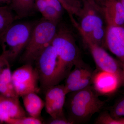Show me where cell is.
Segmentation results:
<instances>
[{"label":"cell","instance_id":"26","mask_svg":"<svg viewBox=\"0 0 124 124\" xmlns=\"http://www.w3.org/2000/svg\"><path fill=\"white\" fill-rule=\"evenodd\" d=\"M47 4L49 6L53 7L57 10L60 14H62L64 9L62 7L59 1L58 0H45Z\"/></svg>","mask_w":124,"mask_h":124},{"label":"cell","instance_id":"8","mask_svg":"<svg viewBox=\"0 0 124 124\" xmlns=\"http://www.w3.org/2000/svg\"><path fill=\"white\" fill-rule=\"evenodd\" d=\"M45 93V107L46 112L53 119L65 117L63 107L67 94L64 85H54Z\"/></svg>","mask_w":124,"mask_h":124},{"label":"cell","instance_id":"11","mask_svg":"<svg viewBox=\"0 0 124 124\" xmlns=\"http://www.w3.org/2000/svg\"><path fill=\"white\" fill-rule=\"evenodd\" d=\"M19 97H9L0 94V120L5 123L10 118H18L26 116V113L21 106Z\"/></svg>","mask_w":124,"mask_h":124},{"label":"cell","instance_id":"16","mask_svg":"<svg viewBox=\"0 0 124 124\" xmlns=\"http://www.w3.org/2000/svg\"><path fill=\"white\" fill-rule=\"evenodd\" d=\"M16 19L15 14L9 6H0V40Z\"/></svg>","mask_w":124,"mask_h":124},{"label":"cell","instance_id":"19","mask_svg":"<svg viewBox=\"0 0 124 124\" xmlns=\"http://www.w3.org/2000/svg\"><path fill=\"white\" fill-rule=\"evenodd\" d=\"M93 72L85 76L77 81L70 84L64 85V90L67 94L70 93L81 90L92 85Z\"/></svg>","mask_w":124,"mask_h":124},{"label":"cell","instance_id":"12","mask_svg":"<svg viewBox=\"0 0 124 124\" xmlns=\"http://www.w3.org/2000/svg\"><path fill=\"white\" fill-rule=\"evenodd\" d=\"M102 10L108 26L124 28V8L119 0H105Z\"/></svg>","mask_w":124,"mask_h":124},{"label":"cell","instance_id":"10","mask_svg":"<svg viewBox=\"0 0 124 124\" xmlns=\"http://www.w3.org/2000/svg\"><path fill=\"white\" fill-rule=\"evenodd\" d=\"M83 1L84 13L81 17L80 24L77 23L78 25L85 34L89 35L95 28L103 27L102 18L96 12L102 9L97 5Z\"/></svg>","mask_w":124,"mask_h":124},{"label":"cell","instance_id":"31","mask_svg":"<svg viewBox=\"0 0 124 124\" xmlns=\"http://www.w3.org/2000/svg\"><path fill=\"white\" fill-rule=\"evenodd\" d=\"M122 63V71L120 81V87L124 86V63Z\"/></svg>","mask_w":124,"mask_h":124},{"label":"cell","instance_id":"18","mask_svg":"<svg viewBox=\"0 0 124 124\" xmlns=\"http://www.w3.org/2000/svg\"><path fill=\"white\" fill-rule=\"evenodd\" d=\"M70 18L74 16L81 18L83 14V4L79 0H58Z\"/></svg>","mask_w":124,"mask_h":124},{"label":"cell","instance_id":"22","mask_svg":"<svg viewBox=\"0 0 124 124\" xmlns=\"http://www.w3.org/2000/svg\"><path fill=\"white\" fill-rule=\"evenodd\" d=\"M110 114L114 118L124 116V97L117 101L112 108Z\"/></svg>","mask_w":124,"mask_h":124},{"label":"cell","instance_id":"32","mask_svg":"<svg viewBox=\"0 0 124 124\" xmlns=\"http://www.w3.org/2000/svg\"><path fill=\"white\" fill-rule=\"evenodd\" d=\"M12 0H0V6H9Z\"/></svg>","mask_w":124,"mask_h":124},{"label":"cell","instance_id":"4","mask_svg":"<svg viewBox=\"0 0 124 124\" xmlns=\"http://www.w3.org/2000/svg\"><path fill=\"white\" fill-rule=\"evenodd\" d=\"M34 26L29 23H13L1 38V54L10 63L14 62L24 50Z\"/></svg>","mask_w":124,"mask_h":124},{"label":"cell","instance_id":"2","mask_svg":"<svg viewBox=\"0 0 124 124\" xmlns=\"http://www.w3.org/2000/svg\"><path fill=\"white\" fill-rule=\"evenodd\" d=\"M69 93L67 110L68 119L73 124L88 121L93 115L100 112L105 104L92 85Z\"/></svg>","mask_w":124,"mask_h":124},{"label":"cell","instance_id":"6","mask_svg":"<svg viewBox=\"0 0 124 124\" xmlns=\"http://www.w3.org/2000/svg\"><path fill=\"white\" fill-rule=\"evenodd\" d=\"M88 46L99 70L116 74L119 77L122 74V63L118 62L109 55L102 47L93 41L78 26L76 21L73 23Z\"/></svg>","mask_w":124,"mask_h":124},{"label":"cell","instance_id":"21","mask_svg":"<svg viewBox=\"0 0 124 124\" xmlns=\"http://www.w3.org/2000/svg\"><path fill=\"white\" fill-rule=\"evenodd\" d=\"M42 15L43 18L58 24L62 14L54 8L48 5Z\"/></svg>","mask_w":124,"mask_h":124},{"label":"cell","instance_id":"28","mask_svg":"<svg viewBox=\"0 0 124 124\" xmlns=\"http://www.w3.org/2000/svg\"><path fill=\"white\" fill-rule=\"evenodd\" d=\"M47 124H72V122H71L68 119H66V117L62 118L53 119L48 121Z\"/></svg>","mask_w":124,"mask_h":124},{"label":"cell","instance_id":"23","mask_svg":"<svg viewBox=\"0 0 124 124\" xmlns=\"http://www.w3.org/2000/svg\"><path fill=\"white\" fill-rule=\"evenodd\" d=\"M106 33L103 27H99L94 29L90 35H87L93 41L101 46L100 44L106 35Z\"/></svg>","mask_w":124,"mask_h":124},{"label":"cell","instance_id":"13","mask_svg":"<svg viewBox=\"0 0 124 124\" xmlns=\"http://www.w3.org/2000/svg\"><path fill=\"white\" fill-rule=\"evenodd\" d=\"M22 97L25 110L30 116L39 118L45 107V101L35 93H28Z\"/></svg>","mask_w":124,"mask_h":124},{"label":"cell","instance_id":"20","mask_svg":"<svg viewBox=\"0 0 124 124\" xmlns=\"http://www.w3.org/2000/svg\"><path fill=\"white\" fill-rule=\"evenodd\" d=\"M5 123L9 124H41L42 121L39 118L26 116L18 118H10Z\"/></svg>","mask_w":124,"mask_h":124},{"label":"cell","instance_id":"27","mask_svg":"<svg viewBox=\"0 0 124 124\" xmlns=\"http://www.w3.org/2000/svg\"><path fill=\"white\" fill-rule=\"evenodd\" d=\"M36 8L41 14L44 13L48 5L45 0H35Z\"/></svg>","mask_w":124,"mask_h":124},{"label":"cell","instance_id":"33","mask_svg":"<svg viewBox=\"0 0 124 124\" xmlns=\"http://www.w3.org/2000/svg\"><path fill=\"white\" fill-rule=\"evenodd\" d=\"M121 124H124V118H119Z\"/></svg>","mask_w":124,"mask_h":124},{"label":"cell","instance_id":"17","mask_svg":"<svg viewBox=\"0 0 124 124\" xmlns=\"http://www.w3.org/2000/svg\"><path fill=\"white\" fill-rule=\"evenodd\" d=\"M92 72L83 61L80 62L76 64L74 69L71 71L66 78L64 85L72 84Z\"/></svg>","mask_w":124,"mask_h":124},{"label":"cell","instance_id":"30","mask_svg":"<svg viewBox=\"0 0 124 124\" xmlns=\"http://www.w3.org/2000/svg\"><path fill=\"white\" fill-rule=\"evenodd\" d=\"M8 60L5 58L1 54H0V73L2 66Z\"/></svg>","mask_w":124,"mask_h":124},{"label":"cell","instance_id":"1","mask_svg":"<svg viewBox=\"0 0 124 124\" xmlns=\"http://www.w3.org/2000/svg\"><path fill=\"white\" fill-rule=\"evenodd\" d=\"M75 39L69 29L63 27L57 29L51 43L57 56L56 85L66 79L73 66L82 61Z\"/></svg>","mask_w":124,"mask_h":124},{"label":"cell","instance_id":"34","mask_svg":"<svg viewBox=\"0 0 124 124\" xmlns=\"http://www.w3.org/2000/svg\"><path fill=\"white\" fill-rule=\"evenodd\" d=\"M120 1V2L121 3L122 6H123V7L124 8V0H119Z\"/></svg>","mask_w":124,"mask_h":124},{"label":"cell","instance_id":"29","mask_svg":"<svg viewBox=\"0 0 124 124\" xmlns=\"http://www.w3.org/2000/svg\"><path fill=\"white\" fill-rule=\"evenodd\" d=\"M105 0H83V1H86L92 4H95L102 8Z\"/></svg>","mask_w":124,"mask_h":124},{"label":"cell","instance_id":"14","mask_svg":"<svg viewBox=\"0 0 124 124\" xmlns=\"http://www.w3.org/2000/svg\"><path fill=\"white\" fill-rule=\"evenodd\" d=\"M9 6L15 14L16 19L27 17L37 10L35 0H12Z\"/></svg>","mask_w":124,"mask_h":124},{"label":"cell","instance_id":"5","mask_svg":"<svg viewBox=\"0 0 124 124\" xmlns=\"http://www.w3.org/2000/svg\"><path fill=\"white\" fill-rule=\"evenodd\" d=\"M57 61V53L51 44L41 52L34 62L39 76L40 89L45 92L56 85Z\"/></svg>","mask_w":124,"mask_h":124},{"label":"cell","instance_id":"15","mask_svg":"<svg viewBox=\"0 0 124 124\" xmlns=\"http://www.w3.org/2000/svg\"><path fill=\"white\" fill-rule=\"evenodd\" d=\"M106 42L111 52L119 58L121 62L124 63V46L108 26L106 31Z\"/></svg>","mask_w":124,"mask_h":124},{"label":"cell","instance_id":"3","mask_svg":"<svg viewBox=\"0 0 124 124\" xmlns=\"http://www.w3.org/2000/svg\"><path fill=\"white\" fill-rule=\"evenodd\" d=\"M57 24L43 17L34 26L28 44L20 57V62L24 64L34 63L41 52L51 44Z\"/></svg>","mask_w":124,"mask_h":124},{"label":"cell","instance_id":"7","mask_svg":"<svg viewBox=\"0 0 124 124\" xmlns=\"http://www.w3.org/2000/svg\"><path fill=\"white\" fill-rule=\"evenodd\" d=\"M12 82L19 97L29 93H37L40 90L38 86V72L32 64H24L14 71L12 73Z\"/></svg>","mask_w":124,"mask_h":124},{"label":"cell","instance_id":"24","mask_svg":"<svg viewBox=\"0 0 124 124\" xmlns=\"http://www.w3.org/2000/svg\"><path fill=\"white\" fill-rule=\"evenodd\" d=\"M0 94L9 97H19L16 93L14 87L9 86L0 82Z\"/></svg>","mask_w":124,"mask_h":124},{"label":"cell","instance_id":"25","mask_svg":"<svg viewBox=\"0 0 124 124\" xmlns=\"http://www.w3.org/2000/svg\"><path fill=\"white\" fill-rule=\"evenodd\" d=\"M110 27L120 42L124 46V28L120 26Z\"/></svg>","mask_w":124,"mask_h":124},{"label":"cell","instance_id":"9","mask_svg":"<svg viewBox=\"0 0 124 124\" xmlns=\"http://www.w3.org/2000/svg\"><path fill=\"white\" fill-rule=\"evenodd\" d=\"M92 85L99 95H108L120 87V80L116 74L99 70L93 72Z\"/></svg>","mask_w":124,"mask_h":124}]
</instances>
